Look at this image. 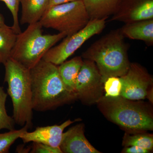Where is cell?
<instances>
[{"label": "cell", "instance_id": "6da1fadb", "mask_svg": "<svg viewBox=\"0 0 153 153\" xmlns=\"http://www.w3.org/2000/svg\"><path fill=\"white\" fill-rule=\"evenodd\" d=\"M33 110H52L77 99L61 79L58 66L41 59L30 69Z\"/></svg>", "mask_w": 153, "mask_h": 153}, {"label": "cell", "instance_id": "7a4b0ae2", "mask_svg": "<svg viewBox=\"0 0 153 153\" xmlns=\"http://www.w3.org/2000/svg\"><path fill=\"white\" fill-rule=\"evenodd\" d=\"M120 29L112 30L102 37L82 53L84 59L95 63L103 82L110 76H121L129 68L128 47Z\"/></svg>", "mask_w": 153, "mask_h": 153}, {"label": "cell", "instance_id": "3957f363", "mask_svg": "<svg viewBox=\"0 0 153 153\" xmlns=\"http://www.w3.org/2000/svg\"><path fill=\"white\" fill-rule=\"evenodd\" d=\"M108 119L128 132L141 133L153 130L152 111L141 102L116 97L102 96L97 102Z\"/></svg>", "mask_w": 153, "mask_h": 153}, {"label": "cell", "instance_id": "277c9868", "mask_svg": "<svg viewBox=\"0 0 153 153\" xmlns=\"http://www.w3.org/2000/svg\"><path fill=\"white\" fill-rule=\"evenodd\" d=\"M5 69L4 82L13 107L15 123L28 129L33 126V108L30 70L10 57L4 63Z\"/></svg>", "mask_w": 153, "mask_h": 153}, {"label": "cell", "instance_id": "5b68a950", "mask_svg": "<svg viewBox=\"0 0 153 153\" xmlns=\"http://www.w3.org/2000/svg\"><path fill=\"white\" fill-rule=\"evenodd\" d=\"M39 22L29 25L17 36L10 57L28 69L36 66L56 43L66 37L65 33L44 34Z\"/></svg>", "mask_w": 153, "mask_h": 153}, {"label": "cell", "instance_id": "8992f818", "mask_svg": "<svg viewBox=\"0 0 153 153\" xmlns=\"http://www.w3.org/2000/svg\"><path fill=\"white\" fill-rule=\"evenodd\" d=\"M89 21L82 1H79L50 7L39 22L43 27L69 36L81 30Z\"/></svg>", "mask_w": 153, "mask_h": 153}, {"label": "cell", "instance_id": "52a82bcc", "mask_svg": "<svg viewBox=\"0 0 153 153\" xmlns=\"http://www.w3.org/2000/svg\"><path fill=\"white\" fill-rule=\"evenodd\" d=\"M106 20H90L85 27L71 36H66L62 42L52 47L42 59L59 66L71 56L91 37L101 33L105 27Z\"/></svg>", "mask_w": 153, "mask_h": 153}, {"label": "cell", "instance_id": "ba28073f", "mask_svg": "<svg viewBox=\"0 0 153 153\" xmlns=\"http://www.w3.org/2000/svg\"><path fill=\"white\" fill-rule=\"evenodd\" d=\"M103 84L102 77L95 63L83 59L75 85L77 99L87 104L97 103L103 96Z\"/></svg>", "mask_w": 153, "mask_h": 153}, {"label": "cell", "instance_id": "9c48e42d", "mask_svg": "<svg viewBox=\"0 0 153 153\" xmlns=\"http://www.w3.org/2000/svg\"><path fill=\"white\" fill-rule=\"evenodd\" d=\"M122 88L120 96L131 100L146 98L153 85V78L141 65L131 63L128 71L121 76Z\"/></svg>", "mask_w": 153, "mask_h": 153}, {"label": "cell", "instance_id": "30bf717a", "mask_svg": "<svg viewBox=\"0 0 153 153\" xmlns=\"http://www.w3.org/2000/svg\"><path fill=\"white\" fill-rule=\"evenodd\" d=\"M111 18L125 24L153 19V0H122Z\"/></svg>", "mask_w": 153, "mask_h": 153}, {"label": "cell", "instance_id": "8fae6325", "mask_svg": "<svg viewBox=\"0 0 153 153\" xmlns=\"http://www.w3.org/2000/svg\"><path fill=\"white\" fill-rule=\"evenodd\" d=\"M77 120H70L64 122L60 125L38 127L32 132L25 131L20 138L24 143H38L49 145L52 147L60 148L64 129Z\"/></svg>", "mask_w": 153, "mask_h": 153}, {"label": "cell", "instance_id": "7c38bea8", "mask_svg": "<svg viewBox=\"0 0 153 153\" xmlns=\"http://www.w3.org/2000/svg\"><path fill=\"white\" fill-rule=\"evenodd\" d=\"M60 149L62 153H101L85 137L83 124L73 126L63 133Z\"/></svg>", "mask_w": 153, "mask_h": 153}, {"label": "cell", "instance_id": "4fadbf2b", "mask_svg": "<svg viewBox=\"0 0 153 153\" xmlns=\"http://www.w3.org/2000/svg\"><path fill=\"white\" fill-rule=\"evenodd\" d=\"M120 30L125 38L143 41L148 46L153 45V19L125 24Z\"/></svg>", "mask_w": 153, "mask_h": 153}, {"label": "cell", "instance_id": "5bb4252c", "mask_svg": "<svg viewBox=\"0 0 153 153\" xmlns=\"http://www.w3.org/2000/svg\"><path fill=\"white\" fill-rule=\"evenodd\" d=\"M90 20H106L116 11L122 0H82Z\"/></svg>", "mask_w": 153, "mask_h": 153}, {"label": "cell", "instance_id": "9a60e30c", "mask_svg": "<svg viewBox=\"0 0 153 153\" xmlns=\"http://www.w3.org/2000/svg\"><path fill=\"white\" fill-rule=\"evenodd\" d=\"M50 0H21L22 25L39 22L48 10Z\"/></svg>", "mask_w": 153, "mask_h": 153}, {"label": "cell", "instance_id": "2e32d148", "mask_svg": "<svg viewBox=\"0 0 153 153\" xmlns=\"http://www.w3.org/2000/svg\"><path fill=\"white\" fill-rule=\"evenodd\" d=\"M83 63L81 56H76L58 66L62 81L69 91L75 93L76 78Z\"/></svg>", "mask_w": 153, "mask_h": 153}, {"label": "cell", "instance_id": "e0dca14e", "mask_svg": "<svg viewBox=\"0 0 153 153\" xmlns=\"http://www.w3.org/2000/svg\"><path fill=\"white\" fill-rule=\"evenodd\" d=\"M18 34L12 27L4 25L0 26V62L4 64L10 57Z\"/></svg>", "mask_w": 153, "mask_h": 153}, {"label": "cell", "instance_id": "ac0fdd59", "mask_svg": "<svg viewBox=\"0 0 153 153\" xmlns=\"http://www.w3.org/2000/svg\"><path fill=\"white\" fill-rule=\"evenodd\" d=\"M122 145L124 147L137 146L151 152L153 149V136L145 133L131 135L128 133H126L124 135Z\"/></svg>", "mask_w": 153, "mask_h": 153}, {"label": "cell", "instance_id": "d6986e66", "mask_svg": "<svg viewBox=\"0 0 153 153\" xmlns=\"http://www.w3.org/2000/svg\"><path fill=\"white\" fill-rule=\"evenodd\" d=\"M7 94L5 92L3 88L0 86V130L6 129L9 131L13 130L15 122L13 118L7 114L5 104Z\"/></svg>", "mask_w": 153, "mask_h": 153}, {"label": "cell", "instance_id": "ffe728a7", "mask_svg": "<svg viewBox=\"0 0 153 153\" xmlns=\"http://www.w3.org/2000/svg\"><path fill=\"white\" fill-rule=\"evenodd\" d=\"M28 129L27 127L25 126L19 130L14 129L5 133L0 134V153L8 152L9 149L16 140Z\"/></svg>", "mask_w": 153, "mask_h": 153}, {"label": "cell", "instance_id": "44dd1931", "mask_svg": "<svg viewBox=\"0 0 153 153\" xmlns=\"http://www.w3.org/2000/svg\"><path fill=\"white\" fill-rule=\"evenodd\" d=\"M105 96L107 97H116L120 96L122 88V83L120 77L110 76L104 81Z\"/></svg>", "mask_w": 153, "mask_h": 153}, {"label": "cell", "instance_id": "7402d4cb", "mask_svg": "<svg viewBox=\"0 0 153 153\" xmlns=\"http://www.w3.org/2000/svg\"><path fill=\"white\" fill-rule=\"evenodd\" d=\"M21 0H0L5 4L13 16V23L12 27L17 34L22 33L19 21V6Z\"/></svg>", "mask_w": 153, "mask_h": 153}, {"label": "cell", "instance_id": "603a6c76", "mask_svg": "<svg viewBox=\"0 0 153 153\" xmlns=\"http://www.w3.org/2000/svg\"><path fill=\"white\" fill-rule=\"evenodd\" d=\"M30 153H62L60 148L52 147L49 145L38 143H33Z\"/></svg>", "mask_w": 153, "mask_h": 153}, {"label": "cell", "instance_id": "cb8c5ba5", "mask_svg": "<svg viewBox=\"0 0 153 153\" xmlns=\"http://www.w3.org/2000/svg\"><path fill=\"white\" fill-rule=\"evenodd\" d=\"M151 151L137 146L124 147L121 153H149Z\"/></svg>", "mask_w": 153, "mask_h": 153}, {"label": "cell", "instance_id": "d4e9b609", "mask_svg": "<svg viewBox=\"0 0 153 153\" xmlns=\"http://www.w3.org/2000/svg\"><path fill=\"white\" fill-rule=\"evenodd\" d=\"M79 1H82V0H50V3H49L48 9L52 6Z\"/></svg>", "mask_w": 153, "mask_h": 153}, {"label": "cell", "instance_id": "484cf974", "mask_svg": "<svg viewBox=\"0 0 153 153\" xmlns=\"http://www.w3.org/2000/svg\"><path fill=\"white\" fill-rule=\"evenodd\" d=\"M146 98L153 103V88L149 91L147 95Z\"/></svg>", "mask_w": 153, "mask_h": 153}, {"label": "cell", "instance_id": "4316f807", "mask_svg": "<svg viewBox=\"0 0 153 153\" xmlns=\"http://www.w3.org/2000/svg\"><path fill=\"white\" fill-rule=\"evenodd\" d=\"M4 24H5L4 18L3 17L2 15L0 13V26L4 25Z\"/></svg>", "mask_w": 153, "mask_h": 153}, {"label": "cell", "instance_id": "83f0119b", "mask_svg": "<svg viewBox=\"0 0 153 153\" xmlns=\"http://www.w3.org/2000/svg\"><path fill=\"white\" fill-rule=\"evenodd\" d=\"M1 62H0V64H1Z\"/></svg>", "mask_w": 153, "mask_h": 153}]
</instances>
